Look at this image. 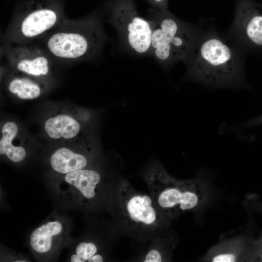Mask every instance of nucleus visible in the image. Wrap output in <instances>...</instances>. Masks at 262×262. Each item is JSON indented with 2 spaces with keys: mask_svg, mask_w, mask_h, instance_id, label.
<instances>
[{
  "mask_svg": "<svg viewBox=\"0 0 262 262\" xmlns=\"http://www.w3.org/2000/svg\"><path fill=\"white\" fill-rule=\"evenodd\" d=\"M187 75L213 87L236 85L243 77L240 62L233 49L219 37L211 35L195 47Z\"/></svg>",
  "mask_w": 262,
  "mask_h": 262,
  "instance_id": "obj_1",
  "label": "nucleus"
},
{
  "mask_svg": "<svg viewBox=\"0 0 262 262\" xmlns=\"http://www.w3.org/2000/svg\"><path fill=\"white\" fill-rule=\"evenodd\" d=\"M150 196L164 217L174 219L196 208L204 195L197 179L179 180L171 177L156 163L145 174Z\"/></svg>",
  "mask_w": 262,
  "mask_h": 262,
  "instance_id": "obj_2",
  "label": "nucleus"
},
{
  "mask_svg": "<svg viewBox=\"0 0 262 262\" xmlns=\"http://www.w3.org/2000/svg\"><path fill=\"white\" fill-rule=\"evenodd\" d=\"M152 28L151 53L168 66L190 58L195 48L193 30L167 9H154L148 14Z\"/></svg>",
  "mask_w": 262,
  "mask_h": 262,
  "instance_id": "obj_3",
  "label": "nucleus"
},
{
  "mask_svg": "<svg viewBox=\"0 0 262 262\" xmlns=\"http://www.w3.org/2000/svg\"><path fill=\"white\" fill-rule=\"evenodd\" d=\"M112 10L113 22L127 47L139 54L151 53L149 20L139 16L131 0H114Z\"/></svg>",
  "mask_w": 262,
  "mask_h": 262,
  "instance_id": "obj_4",
  "label": "nucleus"
},
{
  "mask_svg": "<svg viewBox=\"0 0 262 262\" xmlns=\"http://www.w3.org/2000/svg\"><path fill=\"white\" fill-rule=\"evenodd\" d=\"M118 192L121 210L129 224L142 228L158 225L163 216L151 196L137 192L126 180L120 184Z\"/></svg>",
  "mask_w": 262,
  "mask_h": 262,
  "instance_id": "obj_5",
  "label": "nucleus"
},
{
  "mask_svg": "<svg viewBox=\"0 0 262 262\" xmlns=\"http://www.w3.org/2000/svg\"><path fill=\"white\" fill-rule=\"evenodd\" d=\"M100 41V33L91 26L87 31L60 32L49 39L47 47L54 56L74 59L88 56L97 49Z\"/></svg>",
  "mask_w": 262,
  "mask_h": 262,
  "instance_id": "obj_6",
  "label": "nucleus"
},
{
  "mask_svg": "<svg viewBox=\"0 0 262 262\" xmlns=\"http://www.w3.org/2000/svg\"><path fill=\"white\" fill-rule=\"evenodd\" d=\"M62 192L74 203L87 204L96 196L101 180L96 170L82 169L65 174Z\"/></svg>",
  "mask_w": 262,
  "mask_h": 262,
  "instance_id": "obj_7",
  "label": "nucleus"
},
{
  "mask_svg": "<svg viewBox=\"0 0 262 262\" xmlns=\"http://www.w3.org/2000/svg\"><path fill=\"white\" fill-rule=\"evenodd\" d=\"M236 29L248 44L262 46V6L249 0L240 2L235 21Z\"/></svg>",
  "mask_w": 262,
  "mask_h": 262,
  "instance_id": "obj_8",
  "label": "nucleus"
},
{
  "mask_svg": "<svg viewBox=\"0 0 262 262\" xmlns=\"http://www.w3.org/2000/svg\"><path fill=\"white\" fill-rule=\"evenodd\" d=\"M66 233L64 222L58 219H52L33 231L30 237V246L38 255H49L65 239Z\"/></svg>",
  "mask_w": 262,
  "mask_h": 262,
  "instance_id": "obj_9",
  "label": "nucleus"
},
{
  "mask_svg": "<svg viewBox=\"0 0 262 262\" xmlns=\"http://www.w3.org/2000/svg\"><path fill=\"white\" fill-rule=\"evenodd\" d=\"M58 18V12L52 6L43 3L35 4L22 17L20 31L24 37H36L52 28Z\"/></svg>",
  "mask_w": 262,
  "mask_h": 262,
  "instance_id": "obj_10",
  "label": "nucleus"
},
{
  "mask_svg": "<svg viewBox=\"0 0 262 262\" xmlns=\"http://www.w3.org/2000/svg\"><path fill=\"white\" fill-rule=\"evenodd\" d=\"M50 163L54 171L65 175L85 168L88 159L84 154L75 152L66 147H60L52 154Z\"/></svg>",
  "mask_w": 262,
  "mask_h": 262,
  "instance_id": "obj_11",
  "label": "nucleus"
},
{
  "mask_svg": "<svg viewBox=\"0 0 262 262\" xmlns=\"http://www.w3.org/2000/svg\"><path fill=\"white\" fill-rule=\"evenodd\" d=\"M44 130L51 138L71 139L80 132L81 126L77 120L67 115H59L48 119Z\"/></svg>",
  "mask_w": 262,
  "mask_h": 262,
  "instance_id": "obj_12",
  "label": "nucleus"
},
{
  "mask_svg": "<svg viewBox=\"0 0 262 262\" xmlns=\"http://www.w3.org/2000/svg\"><path fill=\"white\" fill-rule=\"evenodd\" d=\"M1 131L2 135L0 140V154L5 155L15 163L22 161L26 155L25 149L22 147L12 144L18 131L16 124L14 122H7L3 125Z\"/></svg>",
  "mask_w": 262,
  "mask_h": 262,
  "instance_id": "obj_13",
  "label": "nucleus"
},
{
  "mask_svg": "<svg viewBox=\"0 0 262 262\" xmlns=\"http://www.w3.org/2000/svg\"><path fill=\"white\" fill-rule=\"evenodd\" d=\"M16 67L20 71L33 76H44L49 71V62L43 55L24 56L16 60Z\"/></svg>",
  "mask_w": 262,
  "mask_h": 262,
  "instance_id": "obj_14",
  "label": "nucleus"
},
{
  "mask_svg": "<svg viewBox=\"0 0 262 262\" xmlns=\"http://www.w3.org/2000/svg\"><path fill=\"white\" fill-rule=\"evenodd\" d=\"M10 92L22 99H33L38 98L41 94L39 86L26 78H17L9 84Z\"/></svg>",
  "mask_w": 262,
  "mask_h": 262,
  "instance_id": "obj_15",
  "label": "nucleus"
},
{
  "mask_svg": "<svg viewBox=\"0 0 262 262\" xmlns=\"http://www.w3.org/2000/svg\"><path fill=\"white\" fill-rule=\"evenodd\" d=\"M103 256L98 253L96 244L91 242H82L76 246L70 255L71 262H102Z\"/></svg>",
  "mask_w": 262,
  "mask_h": 262,
  "instance_id": "obj_16",
  "label": "nucleus"
},
{
  "mask_svg": "<svg viewBox=\"0 0 262 262\" xmlns=\"http://www.w3.org/2000/svg\"><path fill=\"white\" fill-rule=\"evenodd\" d=\"M237 254L235 251L222 250L215 252L211 258L213 262H233L237 260Z\"/></svg>",
  "mask_w": 262,
  "mask_h": 262,
  "instance_id": "obj_17",
  "label": "nucleus"
},
{
  "mask_svg": "<svg viewBox=\"0 0 262 262\" xmlns=\"http://www.w3.org/2000/svg\"><path fill=\"white\" fill-rule=\"evenodd\" d=\"M163 257L161 252L157 249L150 250L146 254L144 259V262H161Z\"/></svg>",
  "mask_w": 262,
  "mask_h": 262,
  "instance_id": "obj_18",
  "label": "nucleus"
},
{
  "mask_svg": "<svg viewBox=\"0 0 262 262\" xmlns=\"http://www.w3.org/2000/svg\"><path fill=\"white\" fill-rule=\"evenodd\" d=\"M155 9L159 10L167 9V4L168 0H147Z\"/></svg>",
  "mask_w": 262,
  "mask_h": 262,
  "instance_id": "obj_19",
  "label": "nucleus"
},
{
  "mask_svg": "<svg viewBox=\"0 0 262 262\" xmlns=\"http://www.w3.org/2000/svg\"><path fill=\"white\" fill-rule=\"evenodd\" d=\"M262 124V115L259 116L257 117H255L248 122L246 123L245 126L246 127L253 126L259 124Z\"/></svg>",
  "mask_w": 262,
  "mask_h": 262,
  "instance_id": "obj_20",
  "label": "nucleus"
},
{
  "mask_svg": "<svg viewBox=\"0 0 262 262\" xmlns=\"http://www.w3.org/2000/svg\"><path fill=\"white\" fill-rule=\"evenodd\" d=\"M260 257V260H261V261L262 262V252H261V254Z\"/></svg>",
  "mask_w": 262,
  "mask_h": 262,
  "instance_id": "obj_21",
  "label": "nucleus"
}]
</instances>
